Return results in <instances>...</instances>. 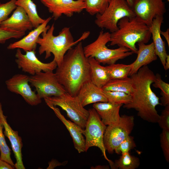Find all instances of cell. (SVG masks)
Instances as JSON below:
<instances>
[{
	"label": "cell",
	"mask_w": 169,
	"mask_h": 169,
	"mask_svg": "<svg viewBox=\"0 0 169 169\" xmlns=\"http://www.w3.org/2000/svg\"><path fill=\"white\" fill-rule=\"evenodd\" d=\"M130 76L133 82L134 91L131 95V101L124 105L123 107L135 109L137 111V115L145 121L157 123L159 115L156 107L161 104L159 98L151 88L155 74L146 65L141 68Z\"/></svg>",
	"instance_id": "1"
},
{
	"label": "cell",
	"mask_w": 169,
	"mask_h": 169,
	"mask_svg": "<svg viewBox=\"0 0 169 169\" xmlns=\"http://www.w3.org/2000/svg\"><path fill=\"white\" fill-rule=\"evenodd\" d=\"M56 69L55 73L67 92L76 96L82 86L90 80L88 59L84 54L81 42L68 50Z\"/></svg>",
	"instance_id": "2"
},
{
	"label": "cell",
	"mask_w": 169,
	"mask_h": 169,
	"mask_svg": "<svg viewBox=\"0 0 169 169\" xmlns=\"http://www.w3.org/2000/svg\"><path fill=\"white\" fill-rule=\"evenodd\" d=\"M118 26V29L110 33V45L125 47L133 53L137 54V43L146 44L151 36L149 27L136 16L123 18Z\"/></svg>",
	"instance_id": "3"
},
{
	"label": "cell",
	"mask_w": 169,
	"mask_h": 169,
	"mask_svg": "<svg viewBox=\"0 0 169 169\" xmlns=\"http://www.w3.org/2000/svg\"><path fill=\"white\" fill-rule=\"evenodd\" d=\"M54 24L53 23L47 31L42 33V37H39L37 43L39 45V54L41 55L45 53V58L47 59L52 54L58 66L61 63L68 50L78 42L86 38L89 32L84 33L81 38L74 41L69 27L63 28L57 36L54 35Z\"/></svg>",
	"instance_id": "4"
},
{
	"label": "cell",
	"mask_w": 169,
	"mask_h": 169,
	"mask_svg": "<svg viewBox=\"0 0 169 169\" xmlns=\"http://www.w3.org/2000/svg\"><path fill=\"white\" fill-rule=\"evenodd\" d=\"M110 35L109 32L101 31L95 41L83 47L85 56L87 58H94L100 64L109 65L133 54L125 47H119L114 49L108 48L106 44L110 42Z\"/></svg>",
	"instance_id": "5"
},
{
	"label": "cell",
	"mask_w": 169,
	"mask_h": 169,
	"mask_svg": "<svg viewBox=\"0 0 169 169\" xmlns=\"http://www.w3.org/2000/svg\"><path fill=\"white\" fill-rule=\"evenodd\" d=\"M136 16L132 8L125 0H111L108 6L101 14L96 15L95 22L99 28L113 33L118 29V23L125 17Z\"/></svg>",
	"instance_id": "6"
},
{
	"label": "cell",
	"mask_w": 169,
	"mask_h": 169,
	"mask_svg": "<svg viewBox=\"0 0 169 169\" xmlns=\"http://www.w3.org/2000/svg\"><path fill=\"white\" fill-rule=\"evenodd\" d=\"M44 99L47 105L60 107L73 122L83 129L85 128L89 111L82 106L76 96H72L66 92L59 96L48 97Z\"/></svg>",
	"instance_id": "7"
},
{
	"label": "cell",
	"mask_w": 169,
	"mask_h": 169,
	"mask_svg": "<svg viewBox=\"0 0 169 169\" xmlns=\"http://www.w3.org/2000/svg\"><path fill=\"white\" fill-rule=\"evenodd\" d=\"M88 110L89 116L83 132V135L85 137V151L86 152L91 147H98L110 166L113 161L107 157L104 143V136L107 126L102 121L94 108Z\"/></svg>",
	"instance_id": "8"
},
{
	"label": "cell",
	"mask_w": 169,
	"mask_h": 169,
	"mask_svg": "<svg viewBox=\"0 0 169 169\" xmlns=\"http://www.w3.org/2000/svg\"><path fill=\"white\" fill-rule=\"evenodd\" d=\"M134 126V116L126 115L120 116L118 124L107 126L104 136L106 151L113 153L120 143L130 135Z\"/></svg>",
	"instance_id": "9"
},
{
	"label": "cell",
	"mask_w": 169,
	"mask_h": 169,
	"mask_svg": "<svg viewBox=\"0 0 169 169\" xmlns=\"http://www.w3.org/2000/svg\"><path fill=\"white\" fill-rule=\"evenodd\" d=\"M29 82L35 87L37 95L41 99L59 96L67 92L53 71H42L31 75Z\"/></svg>",
	"instance_id": "10"
},
{
	"label": "cell",
	"mask_w": 169,
	"mask_h": 169,
	"mask_svg": "<svg viewBox=\"0 0 169 169\" xmlns=\"http://www.w3.org/2000/svg\"><path fill=\"white\" fill-rule=\"evenodd\" d=\"M25 52V54H23L20 49H17L15 54V61L19 69L31 75L42 71H53L57 67L54 59L49 63H44L38 58L35 51Z\"/></svg>",
	"instance_id": "11"
},
{
	"label": "cell",
	"mask_w": 169,
	"mask_h": 169,
	"mask_svg": "<svg viewBox=\"0 0 169 169\" xmlns=\"http://www.w3.org/2000/svg\"><path fill=\"white\" fill-rule=\"evenodd\" d=\"M132 9L135 16L149 27L153 19L166 12L163 0H134Z\"/></svg>",
	"instance_id": "12"
},
{
	"label": "cell",
	"mask_w": 169,
	"mask_h": 169,
	"mask_svg": "<svg viewBox=\"0 0 169 169\" xmlns=\"http://www.w3.org/2000/svg\"><path fill=\"white\" fill-rule=\"evenodd\" d=\"M29 78L26 74H17L7 80L5 84L9 91L20 95L29 105H37L41 103V99L32 90L29 84Z\"/></svg>",
	"instance_id": "13"
},
{
	"label": "cell",
	"mask_w": 169,
	"mask_h": 169,
	"mask_svg": "<svg viewBox=\"0 0 169 169\" xmlns=\"http://www.w3.org/2000/svg\"><path fill=\"white\" fill-rule=\"evenodd\" d=\"M52 14V18L57 20L63 15L71 17L85 9L84 0H40Z\"/></svg>",
	"instance_id": "14"
},
{
	"label": "cell",
	"mask_w": 169,
	"mask_h": 169,
	"mask_svg": "<svg viewBox=\"0 0 169 169\" xmlns=\"http://www.w3.org/2000/svg\"><path fill=\"white\" fill-rule=\"evenodd\" d=\"M7 116H5L2 110V105L0 103V120L4 131L3 133L9 140L16 160L14 167L16 169H25L22 160V149L23 146L21 137L18 135L17 131L13 130L8 123Z\"/></svg>",
	"instance_id": "15"
},
{
	"label": "cell",
	"mask_w": 169,
	"mask_h": 169,
	"mask_svg": "<svg viewBox=\"0 0 169 169\" xmlns=\"http://www.w3.org/2000/svg\"><path fill=\"white\" fill-rule=\"evenodd\" d=\"M0 27L11 31L25 33L33 28L26 13L19 6H17L10 17L0 23Z\"/></svg>",
	"instance_id": "16"
},
{
	"label": "cell",
	"mask_w": 169,
	"mask_h": 169,
	"mask_svg": "<svg viewBox=\"0 0 169 169\" xmlns=\"http://www.w3.org/2000/svg\"><path fill=\"white\" fill-rule=\"evenodd\" d=\"M49 17L44 22L37 28L29 32L25 37L17 41L10 44L7 47L8 49H22L25 52L35 51L37 46V40L43 32L47 31L50 26L48 23L52 18Z\"/></svg>",
	"instance_id": "17"
},
{
	"label": "cell",
	"mask_w": 169,
	"mask_h": 169,
	"mask_svg": "<svg viewBox=\"0 0 169 169\" xmlns=\"http://www.w3.org/2000/svg\"><path fill=\"white\" fill-rule=\"evenodd\" d=\"M54 112L57 117L65 125L72 139L74 148L79 153L85 151V141L83 135L84 129L73 122L67 120L59 108L51 105H47Z\"/></svg>",
	"instance_id": "18"
},
{
	"label": "cell",
	"mask_w": 169,
	"mask_h": 169,
	"mask_svg": "<svg viewBox=\"0 0 169 169\" xmlns=\"http://www.w3.org/2000/svg\"><path fill=\"white\" fill-rule=\"evenodd\" d=\"M76 96L84 107L92 103L108 101L102 89L95 85L90 80L82 86Z\"/></svg>",
	"instance_id": "19"
},
{
	"label": "cell",
	"mask_w": 169,
	"mask_h": 169,
	"mask_svg": "<svg viewBox=\"0 0 169 169\" xmlns=\"http://www.w3.org/2000/svg\"><path fill=\"white\" fill-rule=\"evenodd\" d=\"M109 102L94 103L93 106L100 116L103 123L106 126L118 124L120 116L119 111L123 105Z\"/></svg>",
	"instance_id": "20"
},
{
	"label": "cell",
	"mask_w": 169,
	"mask_h": 169,
	"mask_svg": "<svg viewBox=\"0 0 169 169\" xmlns=\"http://www.w3.org/2000/svg\"><path fill=\"white\" fill-rule=\"evenodd\" d=\"M137 43L138 49L136 54L137 57L135 61L131 63L132 67L129 76L136 73L142 66L147 65L157 59L153 42L148 44L143 42Z\"/></svg>",
	"instance_id": "21"
},
{
	"label": "cell",
	"mask_w": 169,
	"mask_h": 169,
	"mask_svg": "<svg viewBox=\"0 0 169 169\" xmlns=\"http://www.w3.org/2000/svg\"><path fill=\"white\" fill-rule=\"evenodd\" d=\"M163 19V16L156 18L153 20L149 28L151 36H152V42L154 44L156 53L159 57L164 68L168 54L165 42L161 35V28Z\"/></svg>",
	"instance_id": "22"
},
{
	"label": "cell",
	"mask_w": 169,
	"mask_h": 169,
	"mask_svg": "<svg viewBox=\"0 0 169 169\" xmlns=\"http://www.w3.org/2000/svg\"><path fill=\"white\" fill-rule=\"evenodd\" d=\"M90 65V81L98 87L102 88L110 79L105 67L94 58H88Z\"/></svg>",
	"instance_id": "23"
},
{
	"label": "cell",
	"mask_w": 169,
	"mask_h": 169,
	"mask_svg": "<svg viewBox=\"0 0 169 169\" xmlns=\"http://www.w3.org/2000/svg\"><path fill=\"white\" fill-rule=\"evenodd\" d=\"M104 91H118L131 95L133 92L134 87L131 78H125L111 79L102 88Z\"/></svg>",
	"instance_id": "24"
},
{
	"label": "cell",
	"mask_w": 169,
	"mask_h": 169,
	"mask_svg": "<svg viewBox=\"0 0 169 169\" xmlns=\"http://www.w3.org/2000/svg\"><path fill=\"white\" fill-rule=\"evenodd\" d=\"M15 4L23 9L33 28H37L45 21V19L42 18L38 15L36 5L32 0H17Z\"/></svg>",
	"instance_id": "25"
},
{
	"label": "cell",
	"mask_w": 169,
	"mask_h": 169,
	"mask_svg": "<svg viewBox=\"0 0 169 169\" xmlns=\"http://www.w3.org/2000/svg\"><path fill=\"white\" fill-rule=\"evenodd\" d=\"M140 164L138 157L128 152L122 154L119 159L113 162L110 166L112 169H136L139 167Z\"/></svg>",
	"instance_id": "26"
},
{
	"label": "cell",
	"mask_w": 169,
	"mask_h": 169,
	"mask_svg": "<svg viewBox=\"0 0 169 169\" xmlns=\"http://www.w3.org/2000/svg\"><path fill=\"white\" fill-rule=\"evenodd\" d=\"M111 79L125 78L129 76L132 67L129 64H114L105 66Z\"/></svg>",
	"instance_id": "27"
},
{
	"label": "cell",
	"mask_w": 169,
	"mask_h": 169,
	"mask_svg": "<svg viewBox=\"0 0 169 169\" xmlns=\"http://www.w3.org/2000/svg\"><path fill=\"white\" fill-rule=\"evenodd\" d=\"M111 0H84L86 11L94 15L101 14L108 6Z\"/></svg>",
	"instance_id": "28"
},
{
	"label": "cell",
	"mask_w": 169,
	"mask_h": 169,
	"mask_svg": "<svg viewBox=\"0 0 169 169\" xmlns=\"http://www.w3.org/2000/svg\"><path fill=\"white\" fill-rule=\"evenodd\" d=\"M153 86L155 88L161 90L160 98L161 105L165 106L169 105V84L163 81L160 74H157L155 75L154 82Z\"/></svg>",
	"instance_id": "29"
},
{
	"label": "cell",
	"mask_w": 169,
	"mask_h": 169,
	"mask_svg": "<svg viewBox=\"0 0 169 169\" xmlns=\"http://www.w3.org/2000/svg\"><path fill=\"white\" fill-rule=\"evenodd\" d=\"M104 93L108 102L115 104L126 105L131 101V95L118 91L104 90Z\"/></svg>",
	"instance_id": "30"
},
{
	"label": "cell",
	"mask_w": 169,
	"mask_h": 169,
	"mask_svg": "<svg viewBox=\"0 0 169 169\" xmlns=\"http://www.w3.org/2000/svg\"><path fill=\"white\" fill-rule=\"evenodd\" d=\"M3 125L0 120V158L14 167L15 164L11 157V150L6 143L3 132Z\"/></svg>",
	"instance_id": "31"
},
{
	"label": "cell",
	"mask_w": 169,
	"mask_h": 169,
	"mask_svg": "<svg viewBox=\"0 0 169 169\" xmlns=\"http://www.w3.org/2000/svg\"><path fill=\"white\" fill-rule=\"evenodd\" d=\"M136 146L134 137L129 135L120 143L115 149L114 152L117 154H122L129 152Z\"/></svg>",
	"instance_id": "32"
},
{
	"label": "cell",
	"mask_w": 169,
	"mask_h": 169,
	"mask_svg": "<svg viewBox=\"0 0 169 169\" xmlns=\"http://www.w3.org/2000/svg\"><path fill=\"white\" fill-rule=\"evenodd\" d=\"M17 0H10L5 3H0V23L6 20L8 16L16 8Z\"/></svg>",
	"instance_id": "33"
},
{
	"label": "cell",
	"mask_w": 169,
	"mask_h": 169,
	"mask_svg": "<svg viewBox=\"0 0 169 169\" xmlns=\"http://www.w3.org/2000/svg\"><path fill=\"white\" fill-rule=\"evenodd\" d=\"M160 146L165 159L169 162V130H162L160 135Z\"/></svg>",
	"instance_id": "34"
},
{
	"label": "cell",
	"mask_w": 169,
	"mask_h": 169,
	"mask_svg": "<svg viewBox=\"0 0 169 169\" xmlns=\"http://www.w3.org/2000/svg\"><path fill=\"white\" fill-rule=\"evenodd\" d=\"M25 33L11 31L0 27V43H4L6 41L12 38H19L25 35Z\"/></svg>",
	"instance_id": "35"
},
{
	"label": "cell",
	"mask_w": 169,
	"mask_h": 169,
	"mask_svg": "<svg viewBox=\"0 0 169 169\" xmlns=\"http://www.w3.org/2000/svg\"><path fill=\"white\" fill-rule=\"evenodd\" d=\"M157 122L162 130H169V105L165 106Z\"/></svg>",
	"instance_id": "36"
},
{
	"label": "cell",
	"mask_w": 169,
	"mask_h": 169,
	"mask_svg": "<svg viewBox=\"0 0 169 169\" xmlns=\"http://www.w3.org/2000/svg\"><path fill=\"white\" fill-rule=\"evenodd\" d=\"M67 163L68 161H67L60 162L56 160H52L49 162V166L47 169H53L58 166H65Z\"/></svg>",
	"instance_id": "37"
},
{
	"label": "cell",
	"mask_w": 169,
	"mask_h": 169,
	"mask_svg": "<svg viewBox=\"0 0 169 169\" xmlns=\"http://www.w3.org/2000/svg\"><path fill=\"white\" fill-rule=\"evenodd\" d=\"M14 167L0 158V169H13Z\"/></svg>",
	"instance_id": "38"
},
{
	"label": "cell",
	"mask_w": 169,
	"mask_h": 169,
	"mask_svg": "<svg viewBox=\"0 0 169 169\" xmlns=\"http://www.w3.org/2000/svg\"><path fill=\"white\" fill-rule=\"evenodd\" d=\"M161 34L165 38L167 43L168 44V46H169V29L167 28L165 31H161Z\"/></svg>",
	"instance_id": "39"
},
{
	"label": "cell",
	"mask_w": 169,
	"mask_h": 169,
	"mask_svg": "<svg viewBox=\"0 0 169 169\" xmlns=\"http://www.w3.org/2000/svg\"><path fill=\"white\" fill-rule=\"evenodd\" d=\"M91 169H108L110 168L107 165H97L95 166H92Z\"/></svg>",
	"instance_id": "40"
},
{
	"label": "cell",
	"mask_w": 169,
	"mask_h": 169,
	"mask_svg": "<svg viewBox=\"0 0 169 169\" xmlns=\"http://www.w3.org/2000/svg\"><path fill=\"white\" fill-rule=\"evenodd\" d=\"M164 69L165 70H167L169 69V55L168 54L166 59Z\"/></svg>",
	"instance_id": "41"
},
{
	"label": "cell",
	"mask_w": 169,
	"mask_h": 169,
	"mask_svg": "<svg viewBox=\"0 0 169 169\" xmlns=\"http://www.w3.org/2000/svg\"><path fill=\"white\" fill-rule=\"evenodd\" d=\"M125 0L128 4L131 7L134 0Z\"/></svg>",
	"instance_id": "42"
},
{
	"label": "cell",
	"mask_w": 169,
	"mask_h": 169,
	"mask_svg": "<svg viewBox=\"0 0 169 169\" xmlns=\"http://www.w3.org/2000/svg\"><path fill=\"white\" fill-rule=\"evenodd\" d=\"M167 1L169 2V0H166Z\"/></svg>",
	"instance_id": "43"
}]
</instances>
